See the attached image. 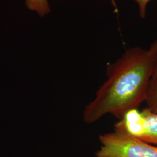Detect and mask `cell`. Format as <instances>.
Returning a JSON list of instances; mask_svg holds the SVG:
<instances>
[{
	"label": "cell",
	"instance_id": "1",
	"mask_svg": "<svg viewBox=\"0 0 157 157\" xmlns=\"http://www.w3.org/2000/svg\"><path fill=\"white\" fill-rule=\"evenodd\" d=\"M157 62V40L148 49L135 47L107 68V79L83 112L84 123L93 124L107 114L119 120L146 100Z\"/></svg>",
	"mask_w": 157,
	"mask_h": 157
},
{
	"label": "cell",
	"instance_id": "2",
	"mask_svg": "<svg viewBox=\"0 0 157 157\" xmlns=\"http://www.w3.org/2000/svg\"><path fill=\"white\" fill-rule=\"evenodd\" d=\"M99 141L95 157H157V147L122 129L100 135Z\"/></svg>",
	"mask_w": 157,
	"mask_h": 157
},
{
	"label": "cell",
	"instance_id": "3",
	"mask_svg": "<svg viewBox=\"0 0 157 157\" xmlns=\"http://www.w3.org/2000/svg\"><path fill=\"white\" fill-rule=\"evenodd\" d=\"M115 128L124 130L148 143L157 144V113L147 108L141 111H130L115 124Z\"/></svg>",
	"mask_w": 157,
	"mask_h": 157
},
{
	"label": "cell",
	"instance_id": "4",
	"mask_svg": "<svg viewBox=\"0 0 157 157\" xmlns=\"http://www.w3.org/2000/svg\"><path fill=\"white\" fill-rule=\"evenodd\" d=\"M145 102L149 111L157 113V62L150 80Z\"/></svg>",
	"mask_w": 157,
	"mask_h": 157
},
{
	"label": "cell",
	"instance_id": "5",
	"mask_svg": "<svg viewBox=\"0 0 157 157\" xmlns=\"http://www.w3.org/2000/svg\"><path fill=\"white\" fill-rule=\"evenodd\" d=\"M26 8L40 17H44L51 12L48 0H25Z\"/></svg>",
	"mask_w": 157,
	"mask_h": 157
},
{
	"label": "cell",
	"instance_id": "6",
	"mask_svg": "<svg viewBox=\"0 0 157 157\" xmlns=\"http://www.w3.org/2000/svg\"><path fill=\"white\" fill-rule=\"evenodd\" d=\"M137 3L139 6V15L142 19H144L146 17V10L147 6L149 2L151 0H133Z\"/></svg>",
	"mask_w": 157,
	"mask_h": 157
},
{
	"label": "cell",
	"instance_id": "7",
	"mask_svg": "<svg viewBox=\"0 0 157 157\" xmlns=\"http://www.w3.org/2000/svg\"><path fill=\"white\" fill-rule=\"evenodd\" d=\"M110 1V2H111V5H112V6L113 7V10H114V12L115 13H118V6H117V3H116V2H115V0H109Z\"/></svg>",
	"mask_w": 157,
	"mask_h": 157
}]
</instances>
